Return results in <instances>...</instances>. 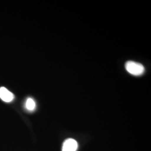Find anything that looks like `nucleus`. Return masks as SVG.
<instances>
[{"mask_svg": "<svg viewBox=\"0 0 151 151\" xmlns=\"http://www.w3.org/2000/svg\"><path fill=\"white\" fill-rule=\"evenodd\" d=\"M125 69L130 74L135 76L142 75L145 71V67L139 63L134 61H128L125 63Z\"/></svg>", "mask_w": 151, "mask_h": 151, "instance_id": "nucleus-1", "label": "nucleus"}, {"mask_svg": "<svg viewBox=\"0 0 151 151\" xmlns=\"http://www.w3.org/2000/svg\"><path fill=\"white\" fill-rule=\"evenodd\" d=\"M77 142L72 138H69L64 142L62 151H77Z\"/></svg>", "mask_w": 151, "mask_h": 151, "instance_id": "nucleus-2", "label": "nucleus"}, {"mask_svg": "<svg viewBox=\"0 0 151 151\" xmlns=\"http://www.w3.org/2000/svg\"><path fill=\"white\" fill-rule=\"evenodd\" d=\"M14 95L4 87L0 88V99L6 103H10L14 99Z\"/></svg>", "mask_w": 151, "mask_h": 151, "instance_id": "nucleus-3", "label": "nucleus"}, {"mask_svg": "<svg viewBox=\"0 0 151 151\" xmlns=\"http://www.w3.org/2000/svg\"><path fill=\"white\" fill-rule=\"evenodd\" d=\"M25 107L29 111H34L36 109V103L35 100L32 97L27 98L25 101Z\"/></svg>", "mask_w": 151, "mask_h": 151, "instance_id": "nucleus-4", "label": "nucleus"}]
</instances>
